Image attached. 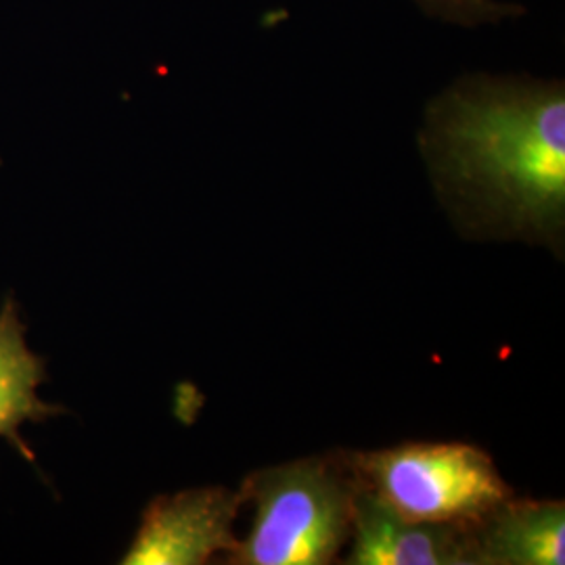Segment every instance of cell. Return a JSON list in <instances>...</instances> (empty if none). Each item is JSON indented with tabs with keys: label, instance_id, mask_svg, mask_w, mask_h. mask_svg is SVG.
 <instances>
[{
	"label": "cell",
	"instance_id": "cell-8",
	"mask_svg": "<svg viewBox=\"0 0 565 565\" xmlns=\"http://www.w3.org/2000/svg\"><path fill=\"white\" fill-rule=\"evenodd\" d=\"M427 18L473 28L525 15L522 4L499 0H415Z\"/></svg>",
	"mask_w": 565,
	"mask_h": 565
},
{
	"label": "cell",
	"instance_id": "cell-1",
	"mask_svg": "<svg viewBox=\"0 0 565 565\" xmlns=\"http://www.w3.org/2000/svg\"><path fill=\"white\" fill-rule=\"evenodd\" d=\"M419 145L461 231L564 243V82L463 76L427 105Z\"/></svg>",
	"mask_w": 565,
	"mask_h": 565
},
{
	"label": "cell",
	"instance_id": "cell-5",
	"mask_svg": "<svg viewBox=\"0 0 565 565\" xmlns=\"http://www.w3.org/2000/svg\"><path fill=\"white\" fill-rule=\"evenodd\" d=\"M348 565H476L471 525L419 522L361 488Z\"/></svg>",
	"mask_w": 565,
	"mask_h": 565
},
{
	"label": "cell",
	"instance_id": "cell-3",
	"mask_svg": "<svg viewBox=\"0 0 565 565\" xmlns=\"http://www.w3.org/2000/svg\"><path fill=\"white\" fill-rule=\"evenodd\" d=\"M364 490L408 520L473 525L515 497L492 457L463 443L348 452Z\"/></svg>",
	"mask_w": 565,
	"mask_h": 565
},
{
	"label": "cell",
	"instance_id": "cell-2",
	"mask_svg": "<svg viewBox=\"0 0 565 565\" xmlns=\"http://www.w3.org/2000/svg\"><path fill=\"white\" fill-rule=\"evenodd\" d=\"M359 490L348 452L254 471L243 482L242 494L256 515L226 564H331L350 541Z\"/></svg>",
	"mask_w": 565,
	"mask_h": 565
},
{
	"label": "cell",
	"instance_id": "cell-4",
	"mask_svg": "<svg viewBox=\"0 0 565 565\" xmlns=\"http://www.w3.org/2000/svg\"><path fill=\"white\" fill-rule=\"evenodd\" d=\"M242 488H189L156 497L121 557L124 565H202L237 546L235 520Z\"/></svg>",
	"mask_w": 565,
	"mask_h": 565
},
{
	"label": "cell",
	"instance_id": "cell-7",
	"mask_svg": "<svg viewBox=\"0 0 565 565\" xmlns=\"http://www.w3.org/2000/svg\"><path fill=\"white\" fill-rule=\"evenodd\" d=\"M44 382L46 364L28 348L20 303L7 296L0 306V440L13 446L28 463H36V455L23 443L21 427L65 413L60 404L39 396Z\"/></svg>",
	"mask_w": 565,
	"mask_h": 565
},
{
	"label": "cell",
	"instance_id": "cell-6",
	"mask_svg": "<svg viewBox=\"0 0 565 565\" xmlns=\"http://www.w3.org/2000/svg\"><path fill=\"white\" fill-rule=\"evenodd\" d=\"M476 565H564L565 505L511 497L471 525Z\"/></svg>",
	"mask_w": 565,
	"mask_h": 565
}]
</instances>
